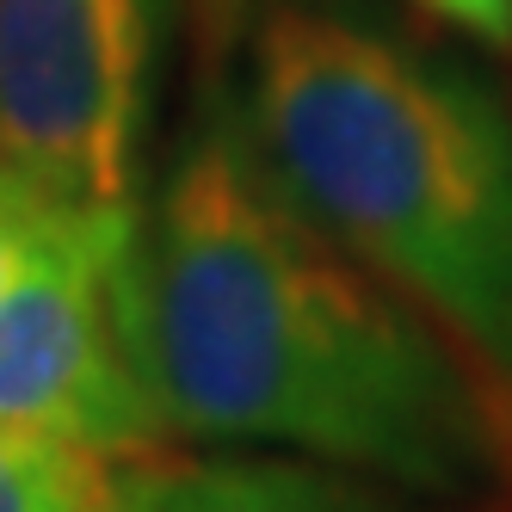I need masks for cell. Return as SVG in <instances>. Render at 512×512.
<instances>
[{"label": "cell", "instance_id": "8", "mask_svg": "<svg viewBox=\"0 0 512 512\" xmlns=\"http://www.w3.org/2000/svg\"><path fill=\"white\" fill-rule=\"evenodd\" d=\"M408 7L432 13L438 25H451L457 38H475L482 50L512 56V0H408Z\"/></svg>", "mask_w": 512, "mask_h": 512}, {"label": "cell", "instance_id": "10", "mask_svg": "<svg viewBox=\"0 0 512 512\" xmlns=\"http://www.w3.org/2000/svg\"><path fill=\"white\" fill-rule=\"evenodd\" d=\"M112 512H130V494H124V500H118V506H112Z\"/></svg>", "mask_w": 512, "mask_h": 512}, {"label": "cell", "instance_id": "7", "mask_svg": "<svg viewBox=\"0 0 512 512\" xmlns=\"http://www.w3.org/2000/svg\"><path fill=\"white\" fill-rule=\"evenodd\" d=\"M56 204H62V198H56L50 186H38L25 167H13L7 155H0V290L13 284L25 247L38 241V229L50 223Z\"/></svg>", "mask_w": 512, "mask_h": 512}, {"label": "cell", "instance_id": "1", "mask_svg": "<svg viewBox=\"0 0 512 512\" xmlns=\"http://www.w3.org/2000/svg\"><path fill=\"white\" fill-rule=\"evenodd\" d=\"M136 352L173 438L358 469L438 512H512V414L482 371L315 229L229 81L136 216Z\"/></svg>", "mask_w": 512, "mask_h": 512}, {"label": "cell", "instance_id": "2", "mask_svg": "<svg viewBox=\"0 0 512 512\" xmlns=\"http://www.w3.org/2000/svg\"><path fill=\"white\" fill-rule=\"evenodd\" d=\"M241 130L315 229L408 297L512 414V99L352 0H253Z\"/></svg>", "mask_w": 512, "mask_h": 512}, {"label": "cell", "instance_id": "4", "mask_svg": "<svg viewBox=\"0 0 512 512\" xmlns=\"http://www.w3.org/2000/svg\"><path fill=\"white\" fill-rule=\"evenodd\" d=\"M179 0H0V155L62 204L136 210Z\"/></svg>", "mask_w": 512, "mask_h": 512}, {"label": "cell", "instance_id": "3", "mask_svg": "<svg viewBox=\"0 0 512 512\" xmlns=\"http://www.w3.org/2000/svg\"><path fill=\"white\" fill-rule=\"evenodd\" d=\"M136 216L56 204L0 290V420L118 463L173 438L136 352Z\"/></svg>", "mask_w": 512, "mask_h": 512}, {"label": "cell", "instance_id": "6", "mask_svg": "<svg viewBox=\"0 0 512 512\" xmlns=\"http://www.w3.org/2000/svg\"><path fill=\"white\" fill-rule=\"evenodd\" d=\"M124 500V463L87 445L38 438L0 463V512H112Z\"/></svg>", "mask_w": 512, "mask_h": 512}, {"label": "cell", "instance_id": "5", "mask_svg": "<svg viewBox=\"0 0 512 512\" xmlns=\"http://www.w3.org/2000/svg\"><path fill=\"white\" fill-rule=\"evenodd\" d=\"M130 512H420L414 494L315 457H124Z\"/></svg>", "mask_w": 512, "mask_h": 512}, {"label": "cell", "instance_id": "9", "mask_svg": "<svg viewBox=\"0 0 512 512\" xmlns=\"http://www.w3.org/2000/svg\"><path fill=\"white\" fill-rule=\"evenodd\" d=\"M25 438H31V432H19V426H7V420H0V463H7V457L25 445Z\"/></svg>", "mask_w": 512, "mask_h": 512}]
</instances>
